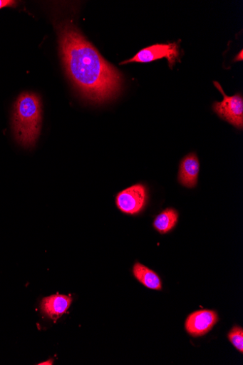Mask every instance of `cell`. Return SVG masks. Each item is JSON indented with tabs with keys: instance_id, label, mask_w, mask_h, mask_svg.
<instances>
[{
	"instance_id": "obj_2",
	"label": "cell",
	"mask_w": 243,
	"mask_h": 365,
	"mask_svg": "<svg viewBox=\"0 0 243 365\" xmlns=\"http://www.w3.org/2000/svg\"><path fill=\"white\" fill-rule=\"evenodd\" d=\"M42 125V103L39 95L23 92L14 105L12 128L16 141L24 148L36 146Z\"/></svg>"
},
{
	"instance_id": "obj_9",
	"label": "cell",
	"mask_w": 243,
	"mask_h": 365,
	"mask_svg": "<svg viewBox=\"0 0 243 365\" xmlns=\"http://www.w3.org/2000/svg\"><path fill=\"white\" fill-rule=\"evenodd\" d=\"M135 279L149 289L161 290L162 283L159 276L140 262H136L133 269Z\"/></svg>"
},
{
	"instance_id": "obj_1",
	"label": "cell",
	"mask_w": 243,
	"mask_h": 365,
	"mask_svg": "<svg viewBox=\"0 0 243 365\" xmlns=\"http://www.w3.org/2000/svg\"><path fill=\"white\" fill-rule=\"evenodd\" d=\"M56 29L66 74L83 97L95 104L116 97L123 83L121 73L102 57L71 21L60 22Z\"/></svg>"
},
{
	"instance_id": "obj_11",
	"label": "cell",
	"mask_w": 243,
	"mask_h": 365,
	"mask_svg": "<svg viewBox=\"0 0 243 365\" xmlns=\"http://www.w3.org/2000/svg\"><path fill=\"white\" fill-rule=\"evenodd\" d=\"M232 344L241 353L243 351V329L242 327H234L228 335Z\"/></svg>"
},
{
	"instance_id": "obj_3",
	"label": "cell",
	"mask_w": 243,
	"mask_h": 365,
	"mask_svg": "<svg viewBox=\"0 0 243 365\" xmlns=\"http://www.w3.org/2000/svg\"><path fill=\"white\" fill-rule=\"evenodd\" d=\"M148 199V187L145 184L140 182L118 192L115 203L122 212L135 215L145 209Z\"/></svg>"
},
{
	"instance_id": "obj_14",
	"label": "cell",
	"mask_w": 243,
	"mask_h": 365,
	"mask_svg": "<svg viewBox=\"0 0 243 365\" xmlns=\"http://www.w3.org/2000/svg\"><path fill=\"white\" fill-rule=\"evenodd\" d=\"M53 360H50L49 361L43 362L39 364H53Z\"/></svg>"
},
{
	"instance_id": "obj_10",
	"label": "cell",
	"mask_w": 243,
	"mask_h": 365,
	"mask_svg": "<svg viewBox=\"0 0 243 365\" xmlns=\"http://www.w3.org/2000/svg\"><path fill=\"white\" fill-rule=\"evenodd\" d=\"M178 220V212L175 209L167 208L155 217L153 226L160 235H166L176 227Z\"/></svg>"
},
{
	"instance_id": "obj_7",
	"label": "cell",
	"mask_w": 243,
	"mask_h": 365,
	"mask_svg": "<svg viewBox=\"0 0 243 365\" xmlns=\"http://www.w3.org/2000/svg\"><path fill=\"white\" fill-rule=\"evenodd\" d=\"M200 163L195 153L186 155L180 162L178 173L179 183L188 189H194L198 183Z\"/></svg>"
},
{
	"instance_id": "obj_12",
	"label": "cell",
	"mask_w": 243,
	"mask_h": 365,
	"mask_svg": "<svg viewBox=\"0 0 243 365\" xmlns=\"http://www.w3.org/2000/svg\"><path fill=\"white\" fill-rule=\"evenodd\" d=\"M19 3L15 0H0V10L5 8H16L19 6Z\"/></svg>"
},
{
	"instance_id": "obj_8",
	"label": "cell",
	"mask_w": 243,
	"mask_h": 365,
	"mask_svg": "<svg viewBox=\"0 0 243 365\" xmlns=\"http://www.w3.org/2000/svg\"><path fill=\"white\" fill-rule=\"evenodd\" d=\"M72 303L71 297L55 294L43 298L41 309L49 318L56 320L67 312Z\"/></svg>"
},
{
	"instance_id": "obj_4",
	"label": "cell",
	"mask_w": 243,
	"mask_h": 365,
	"mask_svg": "<svg viewBox=\"0 0 243 365\" xmlns=\"http://www.w3.org/2000/svg\"><path fill=\"white\" fill-rule=\"evenodd\" d=\"M222 93L223 101L216 102L213 110L218 116L235 128L242 130L243 127V98L240 94L229 96L225 94L218 82L214 83Z\"/></svg>"
},
{
	"instance_id": "obj_5",
	"label": "cell",
	"mask_w": 243,
	"mask_h": 365,
	"mask_svg": "<svg viewBox=\"0 0 243 365\" xmlns=\"http://www.w3.org/2000/svg\"><path fill=\"white\" fill-rule=\"evenodd\" d=\"M180 56V48L177 43L156 44L145 48L138 52L133 58L125 61L120 64L133 62L148 63L157 59L166 58L168 60L169 66L172 68Z\"/></svg>"
},
{
	"instance_id": "obj_6",
	"label": "cell",
	"mask_w": 243,
	"mask_h": 365,
	"mask_svg": "<svg viewBox=\"0 0 243 365\" xmlns=\"http://www.w3.org/2000/svg\"><path fill=\"white\" fill-rule=\"evenodd\" d=\"M217 321V314L214 311H197L188 317L185 328L190 335L195 337L202 336L207 334Z\"/></svg>"
},
{
	"instance_id": "obj_13",
	"label": "cell",
	"mask_w": 243,
	"mask_h": 365,
	"mask_svg": "<svg viewBox=\"0 0 243 365\" xmlns=\"http://www.w3.org/2000/svg\"><path fill=\"white\" fill-rule=\"evenodd\" d=\"M235 61H242V51H241L240 53L235 58Z\"/></svg>"
}]
</instances>
